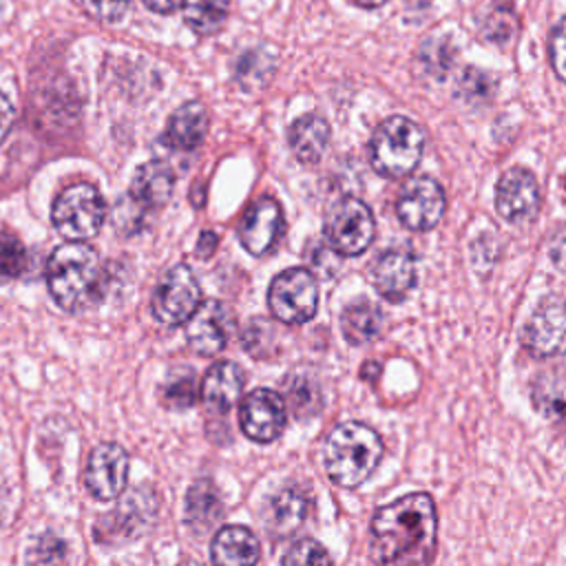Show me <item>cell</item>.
Masks as SVG:
<instances>
[{
    "label": "cell",
    "mask_w": 566,
    "mask_h": 566,
    "mask_svg": "<svg viewBox=\"0 0 566 566\" xmlns=\"http://www.w3.org/2000/svg\"><path fill=\"white\" fill-rule=\"evenodd\" d=\"M436 548V506L427 493H409L376 511L371 559L376 566H429Z\"/></svg>",
    "instance_id": "1"
},
{
    "label": "cell",
    "mask_w": 566,
    "mask_h": 566,
    "mask_svg": "<svg viewBox=\"0 0 566 566\" xmlns=\"http://www.w3.org/2000/svg\"><path fill=\"white\" fill-rule=\"evenodd\" d=\"M102 268L95 248L69 241L53 250L46 265V283L53 301L66 312H80L99 296Z\"/></svg>",
    "instance_id": "2"
},
{
    "label": "cell",
    "mask_w": 566,
    "mask_h": 566,
    "mask_svg": "<svg viewBox=\"0 0 566 566\" xmlns=\"http://www.w3.org/2000/svg\"><path fill=\"white\" fill-rule=\"evenodd\" d=\"M382 442L378 433L363 422H343L325 440L323 462L327 475L340 486H358L378 467Z\"/></svg>",
    "instance_id": "3"
},
{
    "label": "cell",
    "mask_w": 566,
    "mask_h": 566,
    "mask_svg": "<svg viewBox=\"0 0 566 566\" xmlns=\"http://www.w3.org/2000/svg\"><path fill=\"white\" fill-rule=\"evenodd\" d=\"M422 148H424V135L420 126L409 117L394 115L385 119L371 137V146H369L371 166L382 177H389V179L405 177L420 161Z\"/></svg>",
    "instance_id": "4"
},
{
    "label": "cell",
    "mask_w": 566,
    "mask_h": 566,
    "mask_svg": "<svg viewBox=\"0 0 566 566\" xmlns=\"http://www.w3.org/2000/svg\"><path fill=\"white\" fill-rule=\"evenodd\" d=\"M106 217V203L99 190L86 181L64 188L51 210L55 230L71 241L91 239L99 232Z\"/></svg>",
    "instance_id": "5"
},
{
    "label": "cell",
    "mask_w": 566,
    "mask_h": 566,
    "mask_svg": "<svg viewBox=\"0 0 566 566\" xmlns=\"http://www.w3.org/2000/svg\"><path fill=\"white\" fill-rule=\"evenodd\" d=\"M268 305L272 314L287 325L310 321L318 305V285L314 274L305 268H292L281 272L270 283Z\"/></svg>",
    "instance_id": "6"
},
{
    "label": "cell",
    "mask_w": 566,
    "mask_h": 566,
    "mask_svg": "<svg viewBox=\"0 0 566 566\" xmlns=\"http://www.w3.org/2000/svg\"><path fill=\"white\" fill-rule=\"evenodd\" d=\"M374 214L371 210L354 197L340 199L332 206L325 221V237L334 252L354 256L369 248L374 239Z\"/></svg>",
    "instance_id": "7"
},
{
    "label": "cell",
    "mask_w": 566,
    "mask_h": 566,
    "mask_svg": "<svg viewBox=\"0 0 566 566\" xmlns=\"http://www.w3.org/2000/svg\"><path fill=\"white\" fill-rule=\"evenodd\" d=\"M201 303V287L186 263L172 265L155 287L153 316L164 325L186 323Z\"/></svg>",
    "instance_id": "8"
},
{
    "label": "cell",
    "mask_w": 566,
    "mask_h": 566,
    "mask_svg": "<svg viewBox=\"0 0 566 566\" xmlns=\"http://www.w3.org/2000/svg\"><path fill=\"white\" fill-rule=\"evenodd\" d=\"M396 212L409 230H431L444 212V192L431 177L409 179L396 201Z\"/></svg>",
    "instance_id": "9"
},
{
    "label": "cell",
    "mask_w": 566,
    "mask_h": 566,
    "mask_svg": "<svg viewBox=\"0 0 566 566\" xmlns=\"http://www.w3.org/2000/svg\"><path fill=\"white\" fill-rule=\"evenodd\" d=\"M522 340L535 356H555L566 349V301L559 296L544 298L528 318Z\"/></svg>",
    "instance_id": "10"
},
{
    "label": "cell",
    "mask_w": 566,
    "mask_h": 566,
    "mask_svg": "<svg viewBox=\"0 0 566 566\" xmlns=\"http://www.w3.org/2000/svg\"><path fill=\"white\" fill-rule=\"evenodd\" d=\"M128 475V453L117 442L97 444L88 460L84 484L95 500H113L126 486Z\"/></svg>",
    "instance_id": "11"
},
{
    "label": "cell",
    "mask_w": 566,
    "mask_h": 566,
    "mask_svg": "<svg viewBox=\"0 0 566 566\" xmlns=\"http://www.w3.org/2000/svg\"><path fill=\"white\" fill-rule=\"evenodd\" d=\"M239 422L248 438L270 442L285 427V402L270 389H254L241 402Z\"/></svg>",
    "instance_id": "12"
},
{
    "label": "cell",
    "mask_w": 566,
    "mask_h": 566,
    "mask_svg": "<svg viewBox=\"0 0 566 566\" xmlns=\"http://www.w3.org/2000/svg\"><path fill=\"white\" fill-rule=\"evenodd\" d=\"M495 206L511 223L533 219L539 208V186L535 177L526 168L506 170L495 188Z\"/></svg>",
    "instance_id": "13"
},
{
    "label": "cell",
    "mask_w": 566,
    "mask_h": 566,
    "mask_svg": "<svg viewBox=\"0 0 566 566\" xmlns=\"http://www.w3.org/2000/svg\"><path fill=\"white\" fill-rule=\"evenodd\" d=\"M281 232H283V212H281V206L270 197L254 201L245 210L239 223V239L243 248L254 256L270 252L279 241Z\"/></svg>",
    "instance_id": "14"
},
{
    "label": "cell",
    "mask_w": 566,
    "mask_h": 566,
    "mask_svg": "<svg viewBox=\"0 0 566 566\" xmlns=\"http://www.w3.org/2000/svg\"><path fill=\"white\" fill-rule=\"evenodd\" d=\"M186 323V338L197 354L212 356L226 347L230 323L228 312L219 301L208 298L199 303V307Z\"/></svg>",
    "instance_id": "15"
},
{
    "label": "cell",
    "mask_w": 566,
    "mask_h": 566,
    "mask_svg": "<svg viewBox=\"0 0 566 566\" xmlns=\"http://www.w3.org/2000/svg\"><path fill=\"white\" fill-rule=\"evenodd\" d=\"M371 281L385 298L400 301L416 281L413 256L402 248L382 252L371 268Z\"/></svg>",
    "instance_id": "16"
},
{
    "label": "cell",
    "mask_w": 566,
    "mask_h": 566,
    "mask_svg": "<svg viewBox=\"0 0 566 566\" xmlns=\"http://www.w3.org/2000/svg\"><path fill=\"white\" fill-rule=\"evenodd\" d=\"M175 186V172L164 161H148L137 168L130 181V199L142 210H153L164 206Z\"/></svg>",
    "instance_id": "17"
},
{
    "label": "cell",
    "mask_w": 566,
    "mask_h": 566,
    "mask_svg": "<svg viewBox=\"0 0 566 566\" xmlns=\"http://www.w3.org/2000/svg\"><path fill=\"white\" fill-rule=\"evenodd\" d=\"M243 391V371L230 363L221 360L212 365L201 382L203 405L214 413H226Z\"/></svg>",
    "instance_id": "18"
},
{
    "label": "cell",
    "mask_w": 566,
    "mask_h": 566,
    "mask_svg": "<svg viewBox=\"0 0 566 566\" xmlns=\"http://www.w3.org/2000/svg\"><path fill=\"white\" fill-rule=\"evenodd\" d=\"M212 566H256L259 542L245 526H223L210 544Z\"/></svg>",
    "instance_id": "19"
},
{
    "label": "cell",
    "mask_w": 566,
    "mask_h": 566,
    "mask_svg": "<svg viewBox=\"0 0 566 566\" xmlns=\"http://www.w3.org/2000/svg\"><path fill=\"white\" fill-rule=\"evenodd\" d=\"M206 133H208V113L203 104L188 102L170 115L164 133V144H168L170 148L190 150L203 142Z\"/></svg>",
    "instance_id": "20"
},
{
    "label": "cell",
    "mask_w": 566,
    "mask_h": 566,
    "mask_svg": "<svg viewBox=\"0 0 566 566\" xmlns=\"http://www.w3.org/2000/svg\"><path fill=\"white\" fill-rule=\"evenodd\" d=\"M305 513H307V500L303 491L294 486H285L270 497L265 506V526L270 533L279 537L290 535L301 526Z\"/></svg>",
    "instance_id": "21"
},
{
    "label": "cell",
    "mask_w": 566,
    "mask_h": 566,
    "mask_svg": "<svg viewBox=\"0 0 566 566\" xmlns=\"http://www.w3.org/2000/svg\"><path fill=\"white\" fill-rule=\"evenodd\" d=\"M290 148L294 157L303 164H316L329 139V126L323 117L318 115H301L292 126H290Z\"/></svg>",
    "instance_id": "22"
},
{
    "label": "cell",
    "mask_w": 566,
    "mask_h": 566,
    "mask_svg": "<svg viewBox=\"0 0 566 566\" xmlns=\"http://www.w3.org/2000/svg\"><path fill=\"white\" fill-rule=\"evenodd\" d=\"M533 405L535 409L553 420L566 422V371L562 369H546L533 380Z\"/></svg>",
    "instance_id": "23"
},
{
    "label": "cell",
    "mask_w": 566,
    "mask_h": 566,
    "mask_svg": "<svg viewBox=\"0 0 566 566\" xmlns=\"http://www.w3.org/2000/svg\"><path fill=\"white\" fill-rule=\"evenodd\" d=\"M340 325H343V336L352 345H365L380 334L382 314L374 303L358 298L345 307L340 316Z\"/></svg>",
    "instance_id": "24"
},
{
    "label": "cell",
    "mask_w": 566,
    "mask_h": 566,
    "mask_svg": "<svg viewBox=\"0 0 566 566\" xmlns=\"http://www.w3.org/2000/svg\"><path fill=\"white\" fill-rule=\"evenodd\" d=\"M223 513L219 493L208 480H199L190 486L186 495V522L190 528L203 533L208 531Z\"/></svg>",
    "instance_id": "25"
},
{
    "label": "cell",
    "mask_w": 566,
    "mask_h": 566,
    "mask_svg": "<svg viewBox=\"0 0 566 566\" xmlns=\"http://www.w3.org/2000/svg\"><path fill=\"white\" fill-rule=\"evenodd\" d=\"M230 11V0H184V20L199 35L217 33Z\"/></svg>",
    "instance_id": "26"
},
{
    "label": "cell",
    "mask_w": 566,
    "mask_h": 566,
    "mask_svg": "<svg viewBox=\"0 0 566 566\" xmlns=\"http://www.w3.org/2000/svg\"><path fill=\"white\" fill-rule=\"evenodd\" d=\"M274 71V55L263 49H250L241 53L234 64V80L245 88H256L270 80Z\"/></svg>",
    "instance_id": "27"
},
{
    "label": "cell",
    "mask_w": 566,
    "mask_h": 566,
    "mask_svg": "<svg viewBox=\"0 0 566 566\" xmlns=\"http://www.w3.org/2000/svg\"><path fill=\"white\" fill-rule=\"evenodd\" d=\"M27 566H69V546L53 531L38 535L27 551Z\"/></svg>",
    "instance_id": "28"
},
{
    "label": "cell",
    "mask_w": 566,
    "mask_h": 566,
    "mask_svg": "<svg viewBox=\"0 0 566 566\" xmlns=\"http://www.w3.org/2000/svg\"><path fill=\"white\" fill-rule=\"evenodd\" d=\"M27 250L11 232H0V283H9L27 270Z\"/></svg>",
    "instance_id": "29"
},
{
    "label": "cell",
    "mask_w": 566,
    "mask_h": 566,
    "mask_svg": "<svg viewBox=\"0 0 566 566\" xmlns=\"http://www.w3.org/2000/svg\"><path fill=\"white\" fill-rule=\"evenodd\" d=\"M517 31V18L506 7H495L482 20V35L493 44H504Z\"/></svg>",
    "instance_id": "30"
},
{
    "label": "cell",
    "mask_w": 566,
    "mask_h": 566,
    "mask_svg": "<svg viewBox=\"0 0 566 566\" xmlns=\"http://www.w3.org/2000/svg\"><path fill=\"white\" fill-rule=\"evenodd\" d=\"M164 402L177 409L190 407L195 402V376L188 369L175 371L164 387Z\"/></svg>",
    "instance_id": "31"
},
{
    "label": "cell",
    "mask_w": 566,
    "mask_h": 566,
    "mask_svg": "<svg viewBox=\"0 0 566 566\" xmlns=\"http://www.w3.org/2000/svg\"><path fill=\"white\" fill-rule=\"evenodd\" d=\"M283 566H329L327 551L314 539H298L283 557Z\"/></svg>",
    "instance_id": "32"
},
{
    "label": "cell",
    "mask_w": 566,
    "mask_h": 566,
    "mask_svg": "<svg viewBox=\"0 0 566 566\" xmlns=\"http://www.w3.org/2000/svg\"><path fill=\"white\" fill-rule=\"evenodd\" d=\"M84 9L102 20V22H117L119 18H124V13L130 7V0H82Z\"/></svg>",
    "instance_id": "33"
},
{
    "label": "cell",
    "mask_w": 566,
    "mask_h": 566,
    "mask_svg": "<svg viewBox=\"0 0 566 566\" xmlns=\"http://www.w3.org/2000/svg\"><path fill=\"white\" fill-rule=\"evenodd\" d=\"M551 64H553L557 77H562L566 82V18L553 31V38H551Z\"/></svg>",
    "instance_id": "34"
},
{
    "label": "cell",
    "mask_w": 566,
    "mask_h": 566,
    "mask_svg": "<svg viewBox=\"0 0 566 566\" xmlns=\"http://www.w3.org/2000/svg\"><path fill=\"white\" fill-rule=\"evenodd\" d=\"M15 122V111L13 104L9 102V97L4 93H0V144L4 142V137L9 135L11 126Z\"/></svg>",
    "instance_id": "35"
},
{
    "label": "cell",
    "mask_w": 566,
    "mask_h": 566,
    "mask_svg": "<svg viewBox=\"0 0 566 566\" xmlns=\"http://www.w3.org/2000/svg\"><path fill=\"white\" fill-rule=\"evenodd\" d=\"M150 11L155 13H170L175 11L179 4H184V0H142Z\"/></svg>",
    "instance_id": "36"
},
{
    "label": "cell",
    "mask_w": 566,
    "mask_h": 566,
    "mask_svg": "<svg viewBox=\"0 0 566 566\" xmlns=\"http://www.w3.org/2000/svg\"><path fill=\"white\" fill-rule=\"evenodd\" d=\"M551 254H553V261H555L559 268H566V234L555 237L553 248H551Z\"/></svg>",
    "instance_id": "37"
},
{
    "label": "cell",
    "mask_w": 566,
    "mask_h": 566,
    "mask_svg": "<svg viewBox=\"0 0 566 566\" xmlns=\"http://www.w3.org/2000/svg\"><path fill=\"white\" fill-rule=\"evenodd\" d=\"M214 245H217V234H214V232H203L201 239H199L197 252H199L201 256H208V254H212Z\"/></svg>",
    "instance_id": "38"
},
{
    "label": "cell",
    "mask_w": 566,
    "mask_h": 566,
    "mask_svg": "<svg viewBox=\"0 0 566 566\" xmlns=\"http://www.w3.org/2000/svg\"><path fill=\"white\" fill-rule=\"evenodd\" d=\"M356 4L365 7V9H374V7H380L385 0H354Z\"/></svg>",
    "instance_id": "39"
},
{
    "label": "cell",
    "mask_w": 566,
    "mask_h": 566,
    "mask_svg": "<svg viewBox=\"0 0 566 566\" xmlns=\"http://www.w3.org/2000/svg\"><path fill=\"white\" fill-rule=\"evenodd\" d=\"M179 566H201L199 562H190V559H186V562H181Z\"/></svg>",
    "instance_id": "40"
},
{
    "label": "cell",
    "mask_w": 566,
    "mask_h": 566,
    "mask_svg": "<svg viewBox=\"0 0 566 566\" xmlns=\"http://www.w3.org/2000/svg\"><path fill=\"white\" fill-rule=\"evenodd\" d=\"M564 199H566V177H564Z\"/></svg>",
    "instance_id": "41"
},
{
    "label": "cell",
    "mask_w": 566,
    "mask_h": 566,
    "mask_svg": "<svg viewBox=\"0 0 566 566\" xmlns=\"http://www.w3.org/2000/svg\"><path fill=\"white\" fill-rule=\"evenodd\" d=\"M0 9H2V0H0Z\"/></svg>",
    "instance_id": "42"
}]
</instances>
